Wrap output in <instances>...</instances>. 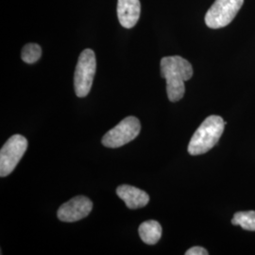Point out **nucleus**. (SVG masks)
Wrapping results in <instances>:
<instances>
[{"label": "nucleus", "instance_id": "nucleus-4", "mask_svg": "<svg viewBox=\"0 0 255 255\" xmlns=\"http://www.w3.org/2000/svg\"><path fill=\"white\" fill-rule=\"evenodd\" d=\"M244 0H216L205 15V23L210 28L226 27L237 16Z\"/></svg>", "mask_w": 255, "mask_h": 255}, {"label": "nucleus", "instance_id": "nucleus-3", "mask_svg": "<svg viewBox=\"0 0 255 255\" xmlns=\"http://www.w3.org/2000/svg\"><path fill=\"white\" fill-rule=\"evenodd\" d=\"M97 60L92 49H84L82 51L74 75V88L77 97L85 98L91 90L93 81L96 75Z\"/></svg>", "mask_w": 255, "mask_h": 255}, {"label": "nucleus", "instance_id": "nucleus-8", "mask_svg": "<svg viewBox=\"0 0 255 255\" xmlns=\"http://www.w3.org/2000/svg\"><path fill=\"white\" fill-rule=\"evenodd\" d=\"M141 14L140 0H119L118 16L122 27L131 28L136 25Z\"/></svg>", "mask_w": 255, "mask_h": 255}, {"label": "nucleus", "instance_id": "nucleus-13", "mask_svg": "<svg viewBox=\"0 0 255 255\" xmlns=\"http://www.w3.org/2000/svg\"><path fill=\"white\" fill-rule=\"evenodd\" d=\"M186 255H207L208 252L202 248V247H193L191 249H189L186 253Z\"/></svg>", "mask_w": 255, "mask_h": 255}, {"label": "nucleus", "instance_id": "nucleus-6", "mask_svg": "<svg viewBox=\"0 0 255 255\" xmlns=\"http://www.w3.org/2000/svg\"><path fill=\"white\" fill-rule=\"evenodd\" d=\"M27 148V139L23 135L9 137L0 150V177L4 178L14 170Z\"/></svg>", "mask_w": 255, "mask_h": 255}, {"label": "nucleus", "instance_id": "nucleus-1", "mask_svg": "<svg viewBox=\"0 0 255 255\" xmlns=\"http://www.w3.org/2000/svg\"><path fill=\"white\" fill-rule=\"evenodd\" d=\"M161 74L166 81V93L172 102L181 101L185 93L184 82L193 76L191 64L181 56H168L161 60Z\"/></svg>", "mask_w": 255, "mask_h": 255}, {"label": "nucleus", "instance_id": "nucleus-12", "mask_svg": "<svg viewBox=\"0 0 255 255\" xmlns=\"http://www.w3.org/2000/svg\"><path fill=\"white\" fill-rule=\"evenodd\" d=\"M42 56V48L37 44H27L21 52L22 60L27 64H34Z\"/></svg>", "mask_w": 255, "mask_h": 255}, {"label": "nucleus", "instance_id": "nucleus-11", "mask_svg": "<svg viewBox=\"0 0 255 255\" xmlns=\"http://www.w3.org/2000/svg\"><path fill=\"white\" fill-rule=\"evenodd\" d=\"M232 224L247 231H255V211L237 212L232 219Z\"/></svg>", "mask_w": 255, "mask_h": 255}, {"label": "nucleus", "instance_id": "nucleus-9", "mask_svg": "<svg viewBox=\"0 0 255 255\" xmlns=\"http://www.w3.org/2000/svg\"><path fill=\"white\" fill-rule=\"evenodd\" d=\"M117 194L129 209L145 207L149 202V196L146 192L131 185H120L117 189Z\"/></svg>", "mask_w": 255, "mask_h": 255}, {"label": "nucleus", "instance_id": "nucleus-10", "mask_svg": "<svg viewBox=\"0 0 255 255\" xmlns=\"http://www.w3.org/2000/svg\"><path fill=\"white\" fill-rule=\"evenodd\" d=\"M139 236L143 242L147 245H155L162 237V227L155 220H147L143 222L138 229Z\"/></svg>", "mask_w": 255, "mask_h": 255}, {"label": "nucleus", "instance_id": "nucleus-7", "mask_svg": "<svg viewBox=\"0 0 255 255\" xmlns=\"http://www.w3.org/2000/svg\"><path fill=\"white\" fill-rule=\"evenodd\" d=\"M93 209V202L84 196H77L58 210V218L64 222H76L86 218Z\"/></svg>", "mask_w": 255, "mask_h": 255}, {"label": "nucleus", "instance_id": "nucleus-5", "mask_svg": "<svg viewBox=\"0 0 255 255\" xmlns=\"http://www.w3.org/2000/svg\"><path fill=\"white\" fill-rule=\"evenodd\" d=\"M141 130V124L134 117H128L103 136L102 144L106 147L117 148L134 140Z\"/></svg>", "mask_w": 255, "mask_h": 255}, {"label": "nucleus", "instance_id": "nucleus-2", "mask_svg": "<svg viewBox=\"0 0 255 255\" xmlns=\"http://www.w3.org/2000/svg\"><path fill=\"white\" fill-rule=\"evenodd\" d=\"M226 122L219 116H210L205 119L193 134L188 145V153L204 154L219 142L224 131Z\"/></svg>", "mask_w": 255, "mask_h": 255}]
</instances>
